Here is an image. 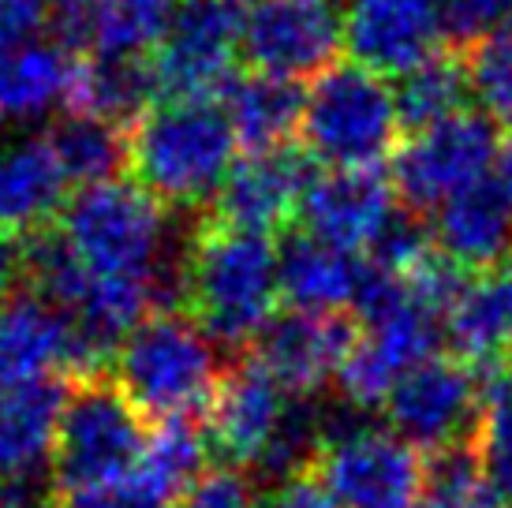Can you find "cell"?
I'll use <instances>...</instances> for the list:
<instances>
[{"mask_svg":"<svg viewBox=\"0 0 512 508\" xmlns=\"http://www.w3.org/2000/svg\"><path fill=\"white\" fill-rule=\"evenodd\" d=\"M180 296L187 314L228 348L255 344L277 318V247L270 236L228 225H202L184 254Z\"/></svg>","mask_w":512,"mask_h":508,"instance_id":"obj_1","label":"cell"},{"mask_svg":"<svg viewBox=\"0 0 512 508\" xmlns=\"http://www.w3.org/2000/svg\"><path fill=\"white\" fill-rule=\"evenodd\" d=\"M240 139L221 101L165 98L128 127V169L165 206L214 202L232 172Z\"/></svg>","mask_w":512,"mask_h":508,"instance_id":"obj_2","label":"cell"},{"mask_svg":"<svg viewBox=\"0 0 512 508\" xmlns=\"http://www.w3.org/2000/svg\"><path fill=\"white\" fill-rule=\"evenodd\" d=\"M57 232L90 273L154 281L180 292V273H172L169 206L135 180L113 176L79 187L60 210Z\"/></svg>","mask_w":512,"mask_h":508,"instance_id":"obj_3","label":"cell"},{"mask_svg":"<svg viewBox=\"0 0 512 508\" xmlns=\"http://www.w3.org/2000/svg\"><path fill=\"white\" fill-rule=\"evenodd\" d=\"M225 367L217 340L191 314L154 311L113 355V381L150 419H191L206 411Z\"/></svg>","mask_w":512,"mask_h":508,"instance_id":"obj_4","label":"cell"},{"mask_svg":"<svg viewBox=\"0 0 512 508\" xmlns=\"http://www.w3.org/2000/svg\"><path fill=\"white\" fill-rule=\"evenodd\" d=\"M397 94L363 64H333L314 75L299 139L303 150L329 169H374L393 154L400 131Z\"/></svg>","mask_w":512,"mask_h":508,"instance_id":"obj_5","label":"cell"},{"mask_svg":"<svg viewBox=\"0 0 512 508\" xmlns=\"http://www.w3.org/2000/svg\"><path fill=\"white\" fill-rule=\"evenodd\" d=\"M146 441V415L124 396V389L105 374H83L68 385L49 467L53 482L60 494H72L124 479L143 464Z\"/></svg>","mask_w":512,"mask_h":508,"instance_id":"obj_6","label":"cell"},{"mask_svg":"<svg viewBox=\"0 0 512 508\" xmlns=\"http://www.w3.org/2000/svg\"><path fill=\"white\" fill-rule=\"evenodd\" d=\"M251 0H180L154 71L165 98L217 101L236 79L243 15Z\"/></svg>","mask_w":512,"mask_h":508,"instance_id":"obj_7","label":"cell"},{"mask_svg":"<svg viewBox=\"0 0 512 508\" xmlns=\"http://www.w3.org/2000/svg\"><path fill=\"white\" fill-rule=\"evenodd\" d=\"M314 471L344 508H412L427 486L419 449L378 426L329 430Z\"/></svg>","mask_w":512,"mask_h":508,"instance_id":"obj_8","label":"cell"},{"mask_svg":"<svg viewBox=\"0 0 512 508\" xmlns=\"http://www.w3.org/2000/svg\"><path fill=\"white\" fill-rule=\"evenodd\" d=\"M498 150L494 120L464 109L441 124L412 131L393 161V187L412 210H438L453 195L486 180L498 165Z\"/></svg>","mask_w":512,"mask_h":508,"instance_id":"obj_9","label":"cell"},{"mask_svg":"<svg viewBox=\"0 0 512 508\" xmlns=\"http://www.w3.org/2000/svg\"><path fill=\"white\" fill-rule=\"evenodd\" d=\"M344 45V15L333 0H251L243 15V57L281 79L322 75Z\"/></svg>","mask_w":512,"mask_h":508,"instance_id":"obj_10","label":"cell"},{"mask_svg":"<svg viewBox=\"0 0 512 508\" xmlns=\"http://www.w3.org/2000/svg\"><path fill=\"white\" fill-rule=\"evenodd\" d=\"M389 423L415 449H449L475 441L479 411H483V389L479 370H471L460 359H427L412 367L397 381L389 396Z\"/></svg>","mask_w":512,"mask_h":508,"instance_id":"obj_11","label":"cell"},{"mask_svg":"<svg viewBox=\"0 0 512 508\" xmlns=\"http://www.w3.org/2000/svg\"><path fill=\"white\" fill-rule=\"evenodd\" d=\"M288 393L251 363L228 367L206 408V438L232 467H262L288 423Z\"/></svg>","mask_w":512,"mask_h":508,"instance_id":"obj_12","label":"cell"},{"mask_svg":"<svg viewBox=\"0 0 512 508\" xmlns=\"http://www.w3.org/2000/svg\"><path fill=\"white\" fill-rule=\"evenodd\" d=\"M72 370L86 374L83 344L72 318L38 292H12L0 299V389L49 381Z\"/></svg>","mask_w":512,"mask_h":508,"instance_id":"obj_13","label":"cell"},{"mask_svg":"<svg viewBox=\"0 0 512 508\" xmlns=\"http://www.w3.org/2000/svg\"><path fill=\"white\" fill-rule=\"evenodd\" d=\"M307 187H311L307 154L292 146L255 150L240 157L225 176L214 198V221L240 232L270 236L303 210Z\"/></svg>","mask_w":512,"mask_h":508,"instance_id":"obj_14","label":"cell"},{"mask_svg":"<svg viewBox=\"0 0 512 508\" xmlns=\"http://www.w3.org/2000/svg\"><path fill=\"white\" fill-rule=\"evenodd\" d=\"M441 34V0H352L344 12V45L374 75H408Z\"/></svg>","mask_w":512,"mask_h":508,"instance_id":"obj_15","label":"cell"},{"mask_svg":"<svg viewBox=\"0 0 512 508\" xmlns=\"http://www.w3.org/2000/svg\"><path fill=\"white\" fill-rule=\"evenodd\" d=\"M356 337L359 333L341 314L288 311L258 333L255 363L288 396H311L341 374L344 355L352 352Z\"/></svg>","mask_w":512,"mask_h":508,"instance_id":"obj_16","label":"cell"},{"mask_svg":"<svg viewBox=\"0 0 512 508\" xmlns=\"http://www.w3.org/2000/svg\"><path fill=\"white\" fill-rule=\"evenodd\" d=\"M393 198L397 187L378 169H329L311 180L299 213L307 236L356 254L382 240L389 221L397 217Z\"/></svg>","mask_w":512,"mask_h":508,"instance_id":"obj_17","label":"cell"},{"mask_svg":"<svg viewBox=\"0 0 512 508\" xmlns=\"http://www.w3.org/2000/svg\"><path fill=\"white\" fill-rule=\"evenodd\" d=\"M64 400L60 378L0 389V479L30 482L53 467Z\"/></svg>","mask_w":512,"mask_h":508,"instance_id":"obj_18","label":"cell"},{"mask_svg":"<svg viewBox=\"0 0 512 508\" xmlns=\"http://www.w3.org/2000/svg\"><path fill=\"white\" fill-rule=\"evenodd\" d=\"M438 251L460 269H494L512 243V198L501 180H479L438 206Z\"/></svg>","mask_w":512,"mask_h":508,"instance_id":"obj_19","label":"cell"},{"mask_svg":"<svg viewBox=\"0 0 512 508\" xmlns=\"http://www.w3.org/2000/svg\"><path fill=\"white\" fill-rule=\"evenodd\" d=\"M68 176L49 139H19L0 150V232L34 236L68 202Z\"/></svg>","mask_w":512,"mask_h":508,"instance_id":"obj_20","label":"cell"},{"mask_svg":"<svg viewBox=\"0 0 512 508\" xmlns=\"http://www.w3.org/2000/svg\"><path fill=\"white\" fill-rule=\"evenodd\" d=\"M359 281L363 266L352 262V254L314 236H292L277 251V284L292 311L341 314L344 307H356Z\"/></svg>","mask_w":512,"mask_h":508,"instance_id":"obj_21","label":"cell"},{"mask_svg":"<svg viewBox=\"0 0 512 508\" xmlns=\"http://www.w3.org/2000/svg\"><path fill=\"white\" fill-rule=\"evenodd\" d=\"M445 333L456 359L471 370H490L512 355V273H486L460 288L445 314Z\"/></svg>","mask_w":512,"mask_h":508,"instance_id":"obj_22","label":"cell"},{"mask_svg":"<svg viewBox=\"0 0 512 508\" xmlns=\"http://www.w3.org/2000/svg\"><path fill=\"white\" fill-rule=\"evenodd\" d=\"M154 94H161V86H157L154 64H146V57L90 53L86 60H75L68 109L109 120L128 131L154 105Z\"/></svg>","mask_w":512,"mask_h":508,"instance_id":"obj_23","label":"cell"},{"mask_svg":"<svg viewBox=\"0 0 512 508\" xmlns=\"http://www.w3.org/2000/svg\"><path fill=\"white\" fill-rule=\"evenodd\" d=\"M75 60L49 42L0 49V124H23L68 105Z\"/></svg>","mask_w":512,"mask_h":508,"instance_id":"obj_24","label":"cell"},{"mask_svg":"<svg viewBox=\"0 0 512 508\" xmlns=\"http://www.w3.org/2000/svg\"><path fill=\"white\" fill-rule=\"evenodd\" d=\"M303 101L307 94L299 90V83L266 75V71L232 79V86L221 94L228 124L236 131L240 146H247V154L288 146L303 120Z\"/></svg>","mask_w":512,"mask_h":508,"instance_id":"obj_25","label":"cell"},{"mask_svg":"<svg viewBox=\"0 0 512 508\" xmlns=\"http://www.w3.org/2000/svg\"><path fill=\"white\" fill-rule=\"evenodd\" d=\"M45 139L53 146L64 176L79 187L113 180L128 165V131L98 116L68 109V116L49 127Z\"/></svg>","mask_w":512,"mask_h":508,"instance_id":"obj_26","label":"cell"},{"mask_svg":"<svg viewBox=\"0 0 512 508\" xmlns=\"http://www.w3.org/2000/svg\"><path fill=\"white\" fill-rule=\"evenodd\" d=\"M397 109L400 124L423 131L430 124H441L449 116L464 113V101L471 94V75L468 60L460 53H430L419 68H412L408 75H400Z\"/></svg>","mask_w":512,"mask_h":508,"instance_id":"obj_27","label":"cell"},{"mask_svg":"<svg viewBox=\"0 0 512 508\" xmlns=\"http://www.w3.org/2000/svg\"><path fill=\"white\" fill-rule=\"evenodd\" d=\"M176 8L180 0H105L90 30V45L94 53L150 57L165 42Z\"/></svg>","mask_w":512,"mask_h":508,"instance_id":"obj_28","label":"cell"},{"mask_svg":"<svg viewBox=\"0 0 512 508\" xmlns=\"http://www.w3.org/2000/svg\"><path fill=\"white\" fill-rule=\"evenodd\" d=\"M206 456H210L206 430H199L191 419H165L146 441L139 467L180 501L187 486L206 471Z\"/></svg>","mask_w":512,"mask_h":508,"instance_id":"obj_29","label":"cell"},{"mask_svg":"<svg viewBox=\"0 0 512 508\" xmlns=\"http://www.w3.org/2000/svg\"><path fill=\"white\" fill-rule=\"evenodd\" d=\"M475 452L501 505L512 508V378H494V385L483 393Z\"/></svg>","mask_w":512,"mask_h":508,"instance_id":"obj_30","label":"cell"},{"mask_svg":"<svg viewBox=\"0 0 512 508\" xmlns=\"http://www.w3.org/2000/svg\"><path fill=\"white\" fill-rule=\"evenodd\" d=\"M468 75L471 94L483 101L486 116L512 127V23L471 45Z\"/></svg>","mask_w":512,"mask_h":508,"instance_id":"obj_31","label":"cell"},{"mask_svg":"<svg viewBox=\"0 0 512 508\" xmlns=\"http://www.w3.org/2000/svg\"><path fill=\"white\" fill-rule=\"evenodd\" d=\"M172 501L176 497L157 479H150L143 467H135L124 479L60 494V508H172Z\"/></svg>","mask_w":512,"mask_h":508,"instance_id":"obj_32","label":"cell"},{"mask_svg":"<svg viewBox=\"0 0 512 508\" xmlns=\"http://www.w3.org/2000/svg\"><path fill=\"white\" fill-rule=\"evenodd\" d=\"M176 508H262V501L240 467H214L187 486Z\"/></svg>","mask_w":512,"mask_h":508,"instance_id":"obj_33","label":"cell"},{"mask_svg":"<svg viewBox=\"0 0 512 508\" xmlns=\"http://www.w3.org/2000/svg\"><path fill=\"white\" fill-rule=\"evenodd\" d=\"M509 23L505 0H441V27L453 42H479Z\"/></svg>","mask_w":512,"mask_h":508,"instance_id":"obj_34","label":"cell"},{"mask_svg":"<svg viewBox=\"0 0 512 508\" xmlns=\"http://www.w3.org/2000/svg\"><path fill=\"white\" fill-rule=\"evenodd\" d=\"M53 0H0V49L42 42Z\"/></svg>","mask_w":512,"mask_h":508,"instance_id":"obj_35","label":"cell"},{"mask_svg":"<svg viewBox=\"0 0 512 508\" xmlns=\"http://www.w3.org/2000/svg\"><path fill=\"white\" fill-rule=\"evenodd\" d=\"M262 508H344L322 479H311L307 471L281 479L270 494L262 497Z\"/></svg>","mask_w":512,"mask_h":508,"instance_id":"obj_36","label":"cell"},{"mask_svg":"<svg viewBox=\"0 0 512 508\" xmlns=\"http://www.w3.org/2000/svg\"><path fill=\"white\" fill-rule=\"evenodd\" d=\"M105 0H53V12L60 15V30L72 45H90V30Z\"/></svg>","mask_w":512,"mask_h":508,"instance_id":"obj_37","label":"cell"},{"mask_svg":"<svg viewBox=\"0 0 512 508\" xmlns=\"http://www.w3.org/2000/svg\"><path fill=\"white\" fill-rule=\"evenodd\" d=\"M23 277H27V240L0 232V299L12 296Z\"/></svg>","mask_w":512,"mask_h":508,"instance_id":"obj_38","label":"cell"},{"mask_svg":"<svg viewBox=\"0 0 512 508\" xmlns=\"http://www.w3.org/2000/svg\"><path fill=\"white\" fill-rule=\"evenodd\" d=\"M498 180H501V187H505V191H509V198H512V139L498 150Z\"/></svg>","mask_w":512,"mask_h":508,"instance_id":"obj_39","label":"cell"},{"mask_svg":"<svg viewBox=\"0 0 512 508\" xmlns=\"http://www.w3.org/2000/svg\"><path fill=\"white\" fill-rule=\"evenodd\" d=\"M412 508H468V505H460V501H453V497H445V494H434L430 490L427 497H419Z\"/></svg>","mask_w":512,"mask_h":508,"instance_id":"obj_40","label":"cell"},{"mask_svg":"<svg viewBox=\"0 0 512 508\" xmlns=\"http://www.w3.org/2000/svg\"><path fill=\"white\" fill-rule=\"evenodd\" d=\"M0 508H38L34 501H23V497H15V501H0Z\"/></svg>","mask_w":512,"mask_h":508,"instance_id":"obj_41","label":"cell"},{"mask_svg":"<svg viewBox=\"0 0 512 508\" xmlns=\"http://www.w3.org/2000/svg\"><path fill=\"white\" fill-rule=\"evenodd\" d=\"M505 4H509V23H512V0H505Z\"/></svg>","mask_w":512,"mask_h":508,"instance_id":"obj_42","label":"cell"}]
</instances>
